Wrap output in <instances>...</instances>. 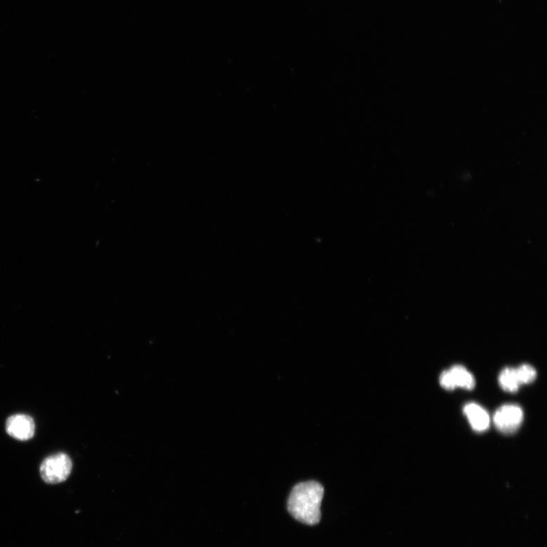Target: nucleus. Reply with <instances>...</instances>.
<instances>
[{
  "label": "nucleus",
  "instance_id": "obj_4",
  "mask_svg": "<svg viewBox=\"0 0 547 547\" xmlns=\"http://www.w3.org/2000/svg\"><path fill=\"white\" fill-rule=\"evenodd\" d=\"M6 432L18 440H29L34 437L35 423L32 417L29 415L15 414L8 417L6 421Z\"/></svg>",
  "mask_w": 547,
  "mask_h": 547
},
{
  "label": "nucleus",
  "instance_id": "obj_5",
  "mask_svg": "<svg viewBox=\"0 0 547 547\" xmlns=\"http://www.w3.org/2000/svg\"><path fill=\"white\" fill-rule=\"evenodd\" d=\"M471 428L477 432H484L489 428V415L483 407L475 403H469L463 407Z\"/></svg>",
  "mask_w": 547,
  "mask_h": 547
},
{
  "label": "nucleus",
  "instance_id": "obj_3",
  "mask_svg": "<svg viewBox=\"0 0 547 547\" xmlns=\"http://www.w3.org/2000/svg\"><path fill=\"white\" fill-rule=\"evenodd\" d=\"M524 414L517 404H505L500 407L494 416L496 428L505 434H512L520 428Z\"/></svg>",
  "mask_w": 547,
  "mask_h": 547
},
{
  "label": "nucleus",
  "instance_id": "obj_1",
  "mask_svg": "<svg viewBox=\"0 0 547 547\" xmlns=\"http://www.w3.org/2000/svg\"><path fill=\"white\" fill-rule=\"evenodd\" d=\"M323 495L324 488L318 482H303L293 488L287 508L296 520L308 525H317L321 520Z\"/></svg>",
  "mask_w": 547,
  "mask_h": 547
},
{
  "label": "nucleus",
  "instance_id": "obj_6",
  "mask_svg": "<svg viewBox=\"0 0 547 547\" xmlns=\"http://www.w3.org/2000/svg\"><path fill=\"white\" fill-rule=\"evenodd\" d=\"M449 371L456 387L466 388L468 389V390H471V389L475 388V377L466 367L461 365H456L453 366Z\"/></svg>",
  "mask_w": 547,
  "mask_h": 547
},
{
  "label": "nucleus",
  "instance_id": "obj_8",
  "mask_svg": "<svg viewBox=\"0 0 547 547\" xmlns=\"http://www.w3.org/2000/svg\"><path fill=\"white\" fill-rule=\"evenodd\" d=\"M516 371L521 385L532 383L536 377V371L531 365L523 364L516 368Z\"/></svg>",
  "mask_w": 547,
  "mask_h": 547
},
{
  "label": "nucleus",
  "instance_id": "obj_9",
  "mask_svg": "<svg viewBox=\"0 0 547 547\" xmlns=\"http://www.w3.org/2000/svg\"><path fill=\"white\" fill-rule=\"evenodd\" d=\"M440 383L442 387L447 390H453L456 388L449 370L443 371L440 377Z\"/></svg>",
  "mask_w": 547,
  "mask_h": 547
},
{
  "label": "nucleus",
  "instance_id": "obj_7",
  "mask_svg": "<svg viewBox=\"0 0 547 547\" xmlns=\"http://www.w3.org/2000/svg\"><path fill=\"white\" fill-rule=\"evenodd\" d=\"M499 382L504 391L516 393L521 385L517 374L516 368L507 367L499 374Z\"/></svg>",
  "mask_w": 547,
  "mask_h": 547
},
{
  "label": "nucleus",
  "instance_id": "obj_2",
  "mask_svg": "<svg viewBox=\"0 0 547 547\" xmlns=\"http://www.w3.org/2000/svg\"><path fill=\"white\" fill-rule=\"evenodd\" d=\"M72 462L65 453L55 454L41 463V476L46 484L58 485L66 480L71 474Z\"/></svg>",
  "mask_w": 547,
  "mask_h": 547
}]
</instances>
